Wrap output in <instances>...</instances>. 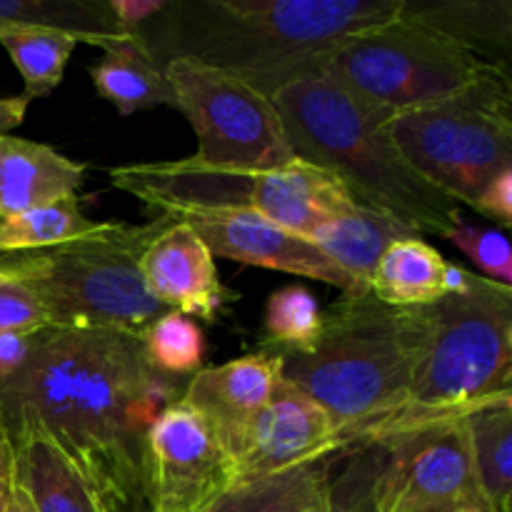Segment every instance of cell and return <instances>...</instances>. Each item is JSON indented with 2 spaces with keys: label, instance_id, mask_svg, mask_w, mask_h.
<instances>
[{
  "label": "cell",
  "instance_id": "obj_33",
  "mask_svg": "<svg viewBox=\"0 0 512 512\" xmlns=\"http://www.w3.org/2000/svg\"><path fill=\"white\" fill-rule=\"evenodd\" d=\"M35 345V335H15L0 333V380H8L18 373L30 358V350Z\"/></svg>",
  "mask_w": 512,
  "mask_h": 512
},
{
  "label": "cell",
  "instance_id": "obj_23",
  "mask_svg": "<svg viewBox=\"0 0 512 512\" xmlns=\"http://www.w3.org/2000/svg\"><path fill=\"white\" fill-rule=\"evenodd\" d=\"M205 512H333L328 460L235 485Z\"/></svg>",
  "mask_w": 512,
  "mask_h": 512
},
{
  "label": "cell",
  "instance_id": "obj_27",
  "mask_svg": "<svg viewBox=\"0 0 512 512\" xmlns=\"http://www.w3.org/2000/svg\"><path fill=\"white\" fill-rule=\"evenodd\" d=\"M323 333V310L303 285L275 290L265 305V335L288 353H308Z\"/></svg>",
  "mask_w": 512,
  "mask_h": 512
},
{
  "label": "cell",
  "instance_id": "obj_6",
  "mask_svg": "<svg viewBox=\"0 0 512 512\" xmlns=\"http://www.w3.org/2000/svg\"><path fill=\"white\" fill-rule=\"evenodd\" d=\"M170 223L158 215L145 225L110 223L75 243L30 253H0V275L18 278L48 313L50 330H110L143 338L170 313L148 293L140 258Z\"/></svg>",
  "mask_w": 512,
  "mask_h": 512
},
{
  "label": "cell",
  "instance_id": "obj_28",
  "mask_svg": "<svg viewBox=\"0 0 512 512\" xmlns=\"http://www.w3.org/2000/svg\"><path fill=\"white\" fill-rule=\"evenodd\" d=\"M150 365L163 375H195L205 358V335L185 315L165 313L140 338Z\"/></svg>",
  "mask_w": 512,
  "mask_h": 512
},
{
  "label": "cell",
  "instance_id": "obj_30",
  "mask_svg": "<svg viewBox=\"0 0 512 512\" xmlns=\"http://www.w3.org/2000/svg\"><path fill=\"white\" fill-rule=\"evenodd\" d=\"M45 330L50 320L38 295L23 280L0 275V333L40 335Z\"/></svg>",
  "mask_w": 512,
  "mask_h": 512
},
{
  "label": "cell",
  "instance_id": "obj_10",
  "mask_svg": "<svg viewBox=\"0 0 512 512\" xmlns=\"http://www.w3.org/2000/svg\"><path fill=\"white\" fill-rule=\"evenodd\" d=\"M385 453L370 512H490L475 475L465 423L375 445Z\"/></svg>",
  "mask_w": 512,
  "mask_h": 512
},
{
  "label": "cell",
  "instance_id": "obj_14",
  "mask_svg": "<svg viewBox=\"0 0 512 512\" xmlns=\"http://www.w3.org/2000/svg\"><path fill=\"white\" fill-rule=\"evenodd\" d=\"M148 293L163 308L185 318L215 323L230 293L220 283L215 258L203 240L180 220H170L140 258Z\"/></svg>",
  "mask_w": 512,
  "mask_h": 512
},
{
  "label": "cell",
  "instance_id": "obj_17",
  "mask_svg": "<svg viewBox=\"0 0 512 512\" xmlns=\"http://www.w3.org/2000/svg\"><path fill=\"white\" fill-rule=\"evenodd\" d=\"M10 445L15 455L13 483L35 512H108L100 495L48 435L28 430Z\"/></svg>",
  "mask_w": 512,
  "mask_h": 512
},
{
  "label": "cell",
  "instance_id": "obj_12",
  "mask_svg": "<svg viewBox=\"0 0 512 512\" xmlns=\"http://www.w3.org/2000/svg\"><path fill=\"white\" fill-rule=\"evenodd\" d=\"M165 218L193 228L213 258L318 280L343 290V295L370 293L343 273L313 240L280 228L250 208H185Z\"/></svg>",
  "mask_w": 512,
  "mask_h": 512
},
{
  "label": "cell",
  "instance_id": "obj_31",
  "mask_svg": "<svg viewBox=\"0 0 512 512\" xmlns=\"http://www.w3.org/2000/svg\"><path fill=\"white\" fill-rule=\"evenodd\" d=\"M475 213L485 215V218L495 220L503 228L512 223V170L500 173L488 188L483 190L480 200L475 203Z\"/></svg>",
  "mask_w": 512,
  "mask_h": 512
},
{
  "label": "cell",
  "instance_id": "obj_13",
  "mask_svg": "<svg viewBox=\"0 0 512 512\" xmlns=\"http://www.w3.org/2000/svg\"><path fill=\"white\" fill-rule=\"evenodd\" d=\"M340 450L343 440L330 415L285 378L258 418L228 445L238 485L325 463Z\"/></svg>",
  "mask_w": 512,
  "mask_h": 512
},
{
  "label": "cell",
  "instance_id": "obj_7",
  "mask_svg": "<svg viewBox=\"0 0 512 512\" xmlns=\"http://www.w3.org/2000/svg\"><path fill=\"white\" fill-rule=\"evenodd\" d=\"M320 73L395 115L443 103L510 70L400 13L393 23L345 38Z\"/></svg>",
  "mask_w": 512,
  "mask_h": 512
},
{
  "label": "cell",
  "instance_id": "obj_20",
  "mask_svg": "<svg viewBox=\"0 0 512 512\" xmlns=\"http://www.w3.org/2000/svg\"><path fill=\"white\" fill-rule=\"evenodd\" d=\"M95 90L118 108L120 115L173 105L175 93L163 63L155 58L143 33L103 50L100 63L90 70Z\"/></svg>",
  "mask_w": 512,
  "mask_h": 512
},
{
  "label": "cell",
  "instance_id": "obj_25",
  "mask_svg": "<svg viewBox=\"0 0 512 512\" xmlns=\"http://www.w3.org/2000/svg\"><path fill=\"white\" fill-rule=\"evenodd\" d=\"M108 220H90L80 210L78 195L58 203L25 210L8 220H0V253H30L58 245L75 243L108 230Z\"/></svg>",
  "mask_w": 512,
  "mask_h": 512
},
{
  "label": "cell",
  "instance_id": "obj_8",
  "mask_svg": "<svg viewBox=\"0 0 512 512\" xmlns=\"http://www.w3.org/2000/svg\"><path fill=\"white\" fill-rule=\"evenodd\" d=\"M388 133L415 173L458 205L512 170V85L500 73L443 103L388 118Z\"/></svg>",
  "mask_w": 512,
  "mask_h": 512
},
{
  "label": "cell",
  "instance_id": "obj_35",
  "mask_svg": "<svg viewBox=\"0 0 512 512\" xmlns=\"http://www.w3.org/2000/svg\"><path fill=\"white\" fill-rule=\"evenodd\" d=\"M28 103L30 100L25 95H18V98H0V135H8L10 130L23 123L25 113H28Z\"/></svg>",
  "mask_w": 512,
  "mask_h": 512
},
{
  "label": "cell",
  "instance_id": "obj_2",
  "mask_svg": "<svg viewBox=\"0 0 512 512\" xmlns=\"http://www.w3.org/2000/svg\"><path fill=\"white\" fill-rule=\"evenodd\" d=\"M400 13L403 0H178L143 38L160 63L195 58L270 98L320 70L345 38Z\"/></svg>",
  "mask_w": 512,
  "mask_h": 512
},
{
  "label": "cell",
  "instance_id": "obj_4",
  "mask_svg": "<svg viewBox=\"0 0 512 512\" xmlns=\"http://www.w3.org/2000/svg\"><path fill=\"white\" fill-rule=\"evenodd\" d=\"M423 338L420 308H390L375 295H343L323 313L308 353H278L283 378L333 420L343 450L373 445L403 408Z\"/></svg>",
  "mask_w": 512,
  "mask_h": 512
},
{
  "label": "cell",
  "instance_id": "obj_9",
  "mask_svg": "<svg viewBox=\"0 0 512 512\" xmlns=\"http://www.w3.org/2000/svg\"><path fill=\"white\" fill-rule=\"evenodd\" d=\"M165 75L175 108L198 135L195 165L225 173H268L293 163L295 153L273 100L225 70L195 58H168Z\"/></svg>",
  "mask_w": 512,
  "mask_h": 512
},
{
  "label": "cell",
  "instance_id": "obj_34",
  "mask_svg": "<svg viewBox=\"0 0 512 512\" xmlns=\"http://www.w3.org/2000/svg\"><path fill=\"white\" fill-rule=\"evenodd\" d=\"M13 475H15V455L10 445L8 433L0 425V512L8 505L10 493H13Z\"/></svg>",
  "mask_w": 512,
  "mask_h": 512
},
{
  "label": "cell",
  "instance_id": "obj_11",
  "mask_svg": "<svg viewBox=\"0 0 512 512\" xmlns=\"http://www.w3.org/2000/svg\"><path fill=\"white\" fill-rule=\"evenodd\" d=\"M235 485L213 423L183 400L165 405L145 438V512H205Z\"/></svg>",
  "mask_w": 512,
  "mask_h": 512
},
{
  "label": "cell",
  "instance_id": "obj_18",
  "mask_svg": "<svg viewBox=\"0 0 512 512\" xmlns=\"http://www.w3.org/2000/svg\"><path fill=\"white\" fill-rule=\"evenodd\" d=\"M468 270L450 265L423 238L390 245L370 275V295L390 308H425L465 283Z\"/></svg>",
  "mask_w": 512,
  "mask_h": 512
},
{
  "label": "cell",
  "instance_id": "obj_26",
  "mask_svg": "<svg viewBox=\"0 0 512 512\" xmlns=\"http://www.w3.org/2000/svg\"><path fill=\"white\" fill-rule=\"evenodd\" d=\"M0 45L23 75V95L33 100L58 88L78 40L55 30H13L0 35Z\"/></svg>",
  "mask_w": 512,
  "mask_h": 512
},
{
  "label": "cell",
  "instance_id": "obj_19",
  "mask_svg": "<svg viewBox=\"0 0 512 512\" xmlns=\"http://www.w3.org/2000/svg\"><path fill=\"white\" fill-rule=\"evenodd\" d=\"M403 13L510 70V0H403Z\"/></svg>",
  "mask_w": 512,
  "mask_h": 512
},
{
  "label": "cell",
  "instance_id": "obj_22",
  "mask_svg": "<svg viewBox=\"0 0 512 512\" xmlns=\"http://www.w3.org/2000/svg\"><path fill=\"white\" fill-rule=\"evenodd\" d=\"M405 238H418V233L378 210L355 205L348 213L325 223L313 235V243L360 288L370 290V275L378 260L390 245Z\"/></svg>",
  "mask_w": 512,
  "mask_h": 512
},
{
  "label": "cell",
  "instance_id": "obj_5",
  "mask_svg": "<svg viewBox=\"0 0 512 512\" xmlns=\"http://www.w3.org/2000/svg\"><path fill=\"white\" fill-rule=\"evenodd\" d=\"M423 338L408 398L370 448L463 423L512 400V288L473 275L443 300L420 308Z\"/></svg>",
  "mask_w": 512,
  "mask_h": 512
},
{
  "label": "cell",
  "instance_id": "obj_32",
  "mask_svg": "<svg viewBox=\"0 0 512 512\" xmlns=\"http://www.w3.org/2000/svg\"><path fill=\"white\" fill-rule=\"evenodd\" d=\"M170 0H108L110 13L115 15L118 25L128 33H143V23L158 18Z\"/></svg>",
  "mask_w": 512,
  "mask_h": 512
},
{
  "label": "cell",
  "instance_id": "obj_24",
  "mask_svg": "<svg viewBox=\"0 0 512 512\" xmlns=\"http://www.w3.org/2000/svg\"><path fill=\"white\" fill-rule=\"evenodd\" d=\"M463 423L485 503L490 512H512V400L488 405Z\"/></svg>",
  "mask_w": 512,
  "mask_h": 512
},
{
  "label": "cell",
  "instance_id": "obj_15",
  "mask_svg": "<svg viewBox=\"0 0 512 512\" xmlns=\"http://www.w3.org/2000/svg\"><path fill=\"white\" fill-rule=\"evenodd\" d=\"M280 378V355H245L215 368H200L180 400L210 420L228 448L268 405Z\"/></svg>",
  "mask_w": 512,
  "mask_h": 512
},
{
  "label": "cell",
  "instance_id": "obj_16",
  "mask_svg": "<svg viewBox=\"0 0 512 512\" xmlns=\"http://www.w3.org/2000/svg\"><path fill=\"white\" fill-rule=\"evenodd\" d=\"M85 168L78 160L33 140L0 135V220L25 210L75 198L85 183Z\"/></svg>",
  "mask_w": 512,
  "mask_h": 512
},
{
  "label": "cell",
  "instance_id": "obj_3",
  "mask_svg": "<svg viewBox=\"0 0 512 512\" xmlns=\"http://www.w3.org/2000/svg\"><path fill=\"white\" fill-rule=\"evenodd\" d=\"M295 158L333 173L363 208L418 235L448 240L465 220L453 198L415 173L388 133L390 110L345 90L325 73L303 75L270 95Z\"/></svg>",
  "mask_w": 512,
  "mask_h": 512
},
{
  "label": "cell",
  "instance_id": "obj_21",
  "mask_svg": "<svg viewBox=\"0 0 512 512\" xmlns=\"http://www.w3.org/2000/svg\"><path fill=\"white\" fill-rule=\"evenodd\" d=\"M13 30H55L100 50L135 35L120 28L108 0H0V35Z\"/></svg>",
  "mask_w": 512,
  "mask_h": 512
},
{
  "label": "cell",
  "instance_id": "obj_1",
  "mask_svg": "<svg viewBox=\"0 0 512 512\" xmlns=\"http://www.w3.org/2000/svg\"><path fill=\"white\" fill-rule=\"evenodd\" d=\"M173 395L140 338L45 330L23 368L0 380V425L10 440L48 435L108 512H145V438Z\"/></svg>",
  "mask_w": 512,
  "mask_h": 512
},
{
  "label": "cell",
  "instance_id": "obj_29",
  "mask_svg": "<svg viewBox=\"0 0 512 512\" xmlns=\"http://www.w3.org/2000/svg\"><path fill=\"white\" fill-rule=\"evenodd\" d=\"M448 240L458 245L465 258L473 260V265L483 270L485 278L500 285L512 283V250L508 238L500 230L480 228V225L463 220Z\"/></svg>",
  "mask_w": 512,
  "mask_h": 512
},
{
  "label": "cell",
  "instance_id": "obj_36",
  "mask_svg": "<svg viewBox=\"0 0 512 512\" xmlns=\"http://www.w3.org/2000/svg\"><path fill=\"white\" fill-rule=\"evenodd\" d=\"M3 512H35V510H33V505H30V500L25 498L23 490L13 483V493H10V500H8V505H5Z\"/></svg>",
  "mask_w": 512,
  "mask_h": 512
}]
</instances>
